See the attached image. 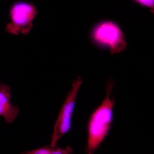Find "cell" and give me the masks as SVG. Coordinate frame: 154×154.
Instances as JSON below:
<instances>
[{
  "label": "cell",
  "instance_id": "8992f818",
  "mask_svg": "<svg viewBox=\"0 0 154 154\" xmlns=\"http://www.w3.org/2000/svg\"><path fill=\"white\" fill-rule=\"evenodd\" d=\"M73 149L69 146L64 149L57 146H52L50 145L42 147L35 149L22 153L21 154H73Z\"/></svg>",
  "mask_w": 154,
  "mask_h": 154
},
{
  "label": "cell",
  "instance_id": "5b68a950",
  "mask_svg": "<svg viewBox=\"0 0 154 154\" xmlns=\"http://www.w3.org/2000/svg\"><path fill=\"white\" fill-rule=\"evenodd\" d=\"M11 89L4 84H0V116L8 124L13 123L19 113V107L12 105Z\"/></svg>",
  "mask_w": 154,
  "mask_h": 154
},
{
  "label": "cell",
  "instance_id": "6da1fadb",
  "mask_svg": "<svg viewBox=\"0 0 154 154\" xmlns=\"http://www.w3.org/2000/svg\"><path fill=\"white\" fill-rule=\"evenodd\" d=\"M113 82L109 80L106 88V95L101 105L91 114L88 127V143L86 152L94 154L111 128L113 120L114 99H110Z\"/></svg>",
  "mask_w": 154,
  "mask_h": 154
},
{
  "label": "cell",
  "instance_id": "7a4b0ae2",
  "mask_svg": "<svg viewBox=\"0 0 154 154\" xmlns=\"http://www.w3.org/2000/svg\"><path fill=\"white\" fill-rule=\"evenodd\" d=\"M90 37L97 47L108 49L112 54L119 53L127 45L121 28L111 20L101 21L94 25L91 29Z\"/></svg>",
  "mask_w": 154,
  "mask_h": 154
},
{
  "label": "cell",
  "instance_id": "52a82bcc",
  "mask_svg": "<svg viewBox=\"0 0 154 154\" xmlns=\"http://www.w3.org/2000/svg\"><path fill=\"white\" fill-rule=\"evenodd\" d=\"M133 1L141 6L150 9L152 12L153 11L154 0H133Z\"/></svg>",
  "mask_w": 154,
  "mask_h": 154
},
{
  "label": "cell",
  "instance_id": "277c9868",
  "mask_svg": "<svg viewBox=\"0 0 154 154\" xmlns=\"http://www.w3.org/2000/svg\"><path fill=\"white\" fill-rule=\"evenodd\" d=\"M82 84V79L79 76L73 82L72 88L67 95L66 99L58 116L51 136L50 145L57 146L61 138L68 132L72 127V120L74 111L77 95Z\"/></svg>",
  "mask_w": 154,
  "mask_h": 154
},
{
  "label": "cell",
  "instance_id": "3957f363",
  "mask_svg": "<svg viewBox=\"0 0 154 154\" xmlns=\"http://www.w3.org/2000/svg\"><path fill=\"white\" fill-rule=\"evenodd\" d=\"M38 14L33 3L19 1L14 3L9 9L10 22L5 30L14 35H26L33 27V22Z\"/></svg>",
  "mask_w": 154,
  "mask_h": 154
}]
</instances>
